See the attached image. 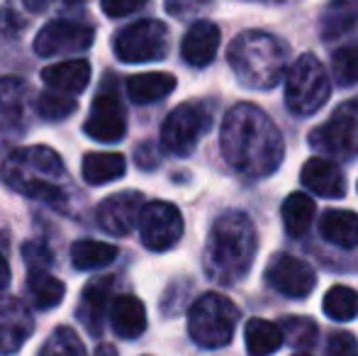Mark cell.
Here are the masks:
<instances>
[{
	"instance_id": "cell-21",
	"label": "cell",
	"mask_w": 358,
	"mask_h": 356,
	"mask_svg": "<svg viewBox=\"0 0 358 356\" xmlns=\"http://www.w3.org/2000/svg\"><path fill=\"white\" fill-rule=\"evenodd\" d=\"M320 234L334 247L354 249L358 244V215L351 210H327L320 220Z\"/></svg>"
},
{
	"instance_id": "cell-37",
	"label": "cell",
	"mask_w": 358,
	"mask_h": 356,
	"mask_svg": "<svg viewBox=\"0 0 358 356\" xmlns=\"http://www.w3.org/2000/svg\"><path fill=\"white\" fill-rule=\"evenodd\" d=\"M139 8H144L142 0H129V3H122V0H105L103 3V13L110 15V17H124L129 13H137Z\"/></svg>"
},
{
	"instance_id": "cell-11",
	"label": "cell",
	"mask_w": 358,
	"mask_h": 356,
	"mask_svg": "<svg viewBox=\"0 0 358 356\" xmlns=\"http://www.w3.org/2000/svg\"><path fill=\"white\" fill-rule=\"evenodd\" d=\"M95 29L83 20H69L59 17L47 22L34 37V52L39 57H59V54H73L83 52L93 44Z\"/></svg>"
},
{
	"instance_id": "cell-36",
	"label": "cell",
	"mask_w": 358,
	"mask_h": 356,
	"mask_svg": "<svg viewBox=\"0 0 358 356\" xmlns=\"http://www.w3.org/2000/svg\"><path fill=\"white\" fill-rule=\"evenodd\" d=\"M24 29V20L15 10L0 8V37H15Z\"/></svg>"
},
{
	"instance_id": "cell-24",
	"label": "cell",
	"mask_w": 358,
	"mask_h": 356,
	"mask_svg": "<svg viewBox=\"0 0 358 356\" xmlns=\"http://www.w3.org/2000/svg\"><path fill=\"white\" fill-rule=\"evenodd\" d=\"M244 342L246 352L251 356H271L273 352H278L280 344H283V332H280V325L271 322V320L254 318L246 322Z\"/></svg>"
},
{
	"instance_id": "cell-14",
	"label": "cell",
	"mask_w": 358,
	"mask_h": 356,
	"mask_svg": "<svg viewBox=\"0 0 358 356\" xmlns=\"http://www.w3.org/2000/svg\"><path fill=\"white\" fill-rule=\"evenodd\" d=\"M144 208V195L137 190H124L105 198L98 208V222L108 234L124 237L129 234L139 222V215Z\"/></svg>"
},
{
	"instance_id": "cell-19",
	"label": "cell",
	"mask_w": 358,
	"mask_h": 356,
	"mask_svg": "<svg viewBox=\"0 0 358 356\" xmlns=\"http://www.w3.org/2000/svg\"><path fill=\"white\" fill-rule=\"evenodd\" d=\"M110 288H113V278L103 276V278L90 280L83 288V293H80L78 320L85 325V329H88L90 334H100V329H103V318H105V310H108Z\"/></svg>"
},
{
	"instance_id": "cell-35",
	"label": "cell",
	"mask_w": 358,
	"mask_h": 356,
	"mask_svg": "<svg viewBox=\"0 0 358 356\" xmlns=\"http://www.w3.org/2000/svg\"><path fill=\"white\" fill-rule=\"evenodd\" d=\"M329 356H358V342L351 332H334L329 337Z\"/></svg>"
},
{
	"instance_id": "cell-39",
	"label": "cell",
	"mask_w": 358,
	"mask_h": 356,
	"mask_svg": "<svg viewBox=\"0 0 358 356\" xmlns=\"http://www.w3.org/2000/svg\"><path fill=\"white\" fill-rule=\"evenodd\" d=\"M10 285V266L3 257H0V290H5Z\"/></svg>"
},
{
	"instance_id": "cell-12",
	"label": "cell",
	"mask_w": 358,
	"mask_h": 356,
	"mask_svg": "<svg viewBox=\"0 0 358 356\" xmlns=\"http://www.w3.org/2000/svg\"><path fill=\"white\" fill-rule=\"evenodd\" d=\"M266 280L273 290H278L285 298H307L317 285V273L310 264L290 254H278L271 259L266 269Z\"/></svg>"
},
{
	"instance_id": "cell-8",
	"label": "cell",
	"mask_w": 358,
	"mask_h": 356,
	"mask_svg": "<svg viewBox=\"0 0 358 356\" xmlns=\"http://www.w3.org/2000/svg\"><path fill=\"white\" fill-rule=\"evenodd\" d=\"M310 144L327 157L358 154V100L339 105L324 124L312 129Z\"/></svg>"
},
{
	"instance_id": "cell-33",
	"label": "cell",
	"mask_w": 358,
	"mask_h": 356,
	"mask_svg": "<svg viewBox=\"0 0 358 356\" xmlns=\"http://www.w3.org/2000/svg\"><path fill=\"white\" fill-rule=\"evenodd\" d=\"M78 103L71 95L57 93V90H47V93L39 95L37 100V110L47 122H59V120H66L69 115L76 113Z\"/></svg>"
},
{
	"instance_id": "cell-25",
	"label": "cell",
	"mask_w": 358,
	"mask_h": 356,
	"mask_svg": "<svg viewBox=\"0 0 358 356\" xmlns=\"http://www.w3.org/2000/svg\"><path fill=\"white\" fill-rule=\"evenodd\" d=\"M117 247L98 239H80L71 247V262L80 271H95L113 264L117 259Z\"/></svg>"
},
{
	"instance_id": "cell-3",
	"label": "cell",
	"mask_w": 358,
	"mask_h": 356,
	"mask_svg": "<svg viewBox=\"0 0 358 356\" xmlns=\"http://www.w3.org/2000/svg\"><path fill=\"white\" fill-rule=\"evenodd\" d=\"M0 176L8 188L34 200L62 208L66 203V166L52 147L15 149L0 166Z\"/></svg>"
},
{
	"instance_id": "cell-5",
	"label": "cell",
	"mask_w": 358,
	"mask_h": 356,
	"mask_svg": "<svg viewBox=\"0 0 358 356\" xmlns=\"http://www.w3.org/2000/svg\"><path fill=\"white\" fill-rule=\"evenodd\" d=\"M236 322H239V310L222 293L200 295L188 313L190 337L205 349L227 347L234 337Z\"/></svg>"
},
{
	"instance_id": "cell-1",
	"label": "cell",
	"mask_w": 358,
	"mask_h": 356,
	"mask_svg": "<svg viewBox=\"0 0 358 356\" xmlns=\"http://www.w3.org/2000/svg\"><path fill=\"white\" fill-rule=\"evenodd\" d=\"M220 147L227 164L249 178L271 176L285 154L280 129L254 103H239L227 113Z\"/></svg>"
},
{
	"instance_id": "cell-7",
	"label": "cell",
	"mask_w": 358,
	"mask_h": 356,
	"mask_svg": "<svg viewBox=\"0 0 358 356\" xmlns=\"http://www.w3.org/2000/svg\"><path fill=\"white\" fill-rule=\"evenodd\" d=\"M113 49L124 64L159 62L169 54V27L161 20H137L115 34Z\"/></svg>"
},
{
	"instance_id": "cell-38",
	"label": "cell",
	"mask_w": 358,
	"mask_h": 356,
	"mask_svg": "<svg viewBox=\"0 0 358 356\" xmlns=\"http://www.w3.org/2000/svg\"><path fill=\"white\" fill-rule=\"evenodd\" d=\"M24 259H27V264H29V271H44L42 266L52 264V257H49V252L42 244H27V247H24Z\"/></svg>"
},
{
	"instance_id": "cell-2",
	"label": "cell",
	"mask_w": 358,
	"mask_h": 356,
	"mask_svg": "<svg viewBox=\"0 0 358 356\" xmlns=\"http://www.w3.org/2000/svg\"><path fill=\"white\" fill-rule=\"evenodd\" d=\"M259 252V234L251 218L239 210L215 220L208 239V271L222 285H234L249 273Z\"/></svg>"
},
{
	"instance_id": "cell-28",
	"label": "cell",
	"mask_w": 358,
	"mask_h": 356,
	"mask_svg": "<svg viewBox=\"0 0 358 356\" xmlns=\"http://www.w3.org/2000/svg\"><path fill=\"white\" fill-rule=\"evenodd\" d=\"M322 308L334 322H349L358 315V293L349 285H334L327 290Z\"/></svg>"
},
{
	"instance_id": "cell-41",
	"label": "cell",
	"mask_w": 358,
	"mask_h": 356,
	"mask_svg": "<svg viewBox=\"0 0 358 356\" xmlns=\"http://www.w3.org/2000/svg\"><path fill=\"white\" fill-rule=\"evenodd\" d=\"M292 356H310V354H292Z\"/></svg>"
},
{
	"instance_id": "cell-17",
	"label": "cell",
	"mask_w": 358,
	"mask_h": 356,
	"mask_svg": "<svg viewBox=\"0 0 358 356\" xmlns=\"http://www.w3.org/2000/svg\"><path fill=\"white\" fill-rule=\"evenodd\" d=\"M300 180L307 190L322 195V198H341L346 193V178L341 169L324 157H312L302 166Z\"/></svg>"
},
{
	"instance_id": "cell-9",
	"label": "cell",
	"mask_w": 358,
	"mask_h": 356,
	"mask_svg": "<svg viewBox=\"0 0 358 356\" xmlns=\"http://www.w3.org/2000/svg\"><path fill=\"white\" fill-rule=\"evenodd\" d=\"M210 127V113L203 103H180L169 113L161 127V142L169 152L185 157L195 149L205 129Z\"/></svg>"
},
{
	"instance_id": "cell-15",
	"label": "cell",
	"mask_w": 358,
	"mask_h": 356,
	"mask_svg": "<svg viewBox=\"0 0 358 356\" xmlns=\"http://www.w3.org/2000/svg\"><path fill=\"white\" fill-rule=\"evenodd\" d=\"M34 329L32 315L22 300L0 295V356L15 354Z\"/></svg>"
},
{
	"instance_id": "cell-26",
	"label": "cell",
	"mask_w": 358,
	"mask_h": 356,
	"mask_svg": "<svg viewBox=\"0 0 358 356\" xmlns=\"http://www.w3.org/2000/svg\"><path fill=\"white\" fill-rule=\"evenodd\" d=\"M315 220V200L305 193H290L283 203V222L290 237H302Z\"/></svg>"
},
{
	"instance_id": "cell-20",
	"label": "cell",
	"mask_w": 358,
	"mask_h": 356,
	"mask_svg": "<svg viewBox=\"0 0 358 356\" xmlns=\"http://www.w3.org/2000/svg\"><path fill=\"white\" fill-rule=\"evenodd\" d=\"M42 81L57 93H80L90 81V64L85 59H69L62 64H52V66L42 69Z\"/></svg>"
},
{
	"instance_id": "cell-10",
	"label": "cell",
	"mask_w": 358,
	"mask_h": 356,
	"mask_svg": "<svg viewBox=\"0 0 358 356\" xmlns=\"http://www.w3.org/2000/svg\"><path fill=\"white\" fill-rule=\"evenodd\" d=\"M137 225L142 244L151 252H166L183 237V215L173 203H166V200L144 203Z\"/></svg>"
},
{
	"instance_id": "cell-29",
	"label": "cell",
	"mask_w": 358,
	"mask_h": 356,
	"mask_svg": "<svg viewBox=\"0 0 358 356\" xmlns=\"http://www.w3.org/2000/svg\"><path fill=\"white\" fill-rule=\"evenodd\" d=\"M358 22V3H334L322 15V34L327 39H336L354 29Z\"/></svg>"
},
{
	"instance_id": "cell-18",
	"label": "cell",
	"mask_w": 358,
	"mask_h": 356,
	"mask_svg": "<svg viewBox=\"0 0 358 356\" xmlns=\"http://www.w3.org/2000/svg\"><path fill=\"white\" fill-rule=\"evenodd\" d=\"M113 332L122 339H137L146 329V308L137 295H120L110 305Z\"/></svg>"
},
{
	"instance_id": "cell-4",
	"label": "cell",
	"mask_w": 358,
	"mask_h": 356,
	"mask_svg": "<svg viewBox=\"0 0 358 356\" xmlns=\"http://www.w3.org/2000/svg\"><path fill=\"white\" fill-rule=\"evenodd\" d=\"M285 54L287 47L273 34L251 29L244 32L229 44V59L231 71L236 73L241 86L266 90L273 88L283 78L285 71Z\"/></svg>"
},
{
	"instance_id": "cell-32",
	"label": "cell",
	"mask_w": 358,
	"mask_h": 356,
	"mask_svg": "<svg viewBox=\"0 0 358 356\" xmlns=\"http://www.w3.org/2000/svg\"><path fill=\"white\" fill-rule=\"evenodd\" d=\"M331 73L341 88L356 86L358 83V47L346 44L331 54Z\"/></svg>"
},
{
	"instance_id": "cell-23",
	"label": "cell",
	"mask_w": 358,
	"mask_h": 356,
	"mask_svg": "<svg viewBox=\"0 0 358 356\" xmlns=\"http://www.w3.org/2000/svg\"><path fill=\"white\" fill-rule=\"evenodd\" d=\"M176 78L171 73H137V76L127 78V95L139 105L156 103V100L166 98L169 93H173Z\"/></svg>"
},
{
	"instance_id": "cell-6",
	"label": "cell",
	"mask_w": 358,
	"mask_h": 356,
	"mask_svg": "<svg viewBox=\"0 0 358 356\" xmlns=\"http://www.w3.org/2000/svg\"><path fill=\"white\" fill-rule=\"evenodd\" d=\"M329 76L315 54H302L285 73V103L295 115H315L329 100Z\"/></svg>"
},
{
	"instance_id": "cell-27",
	"label": "cell",
	"mask_w": 358,
	"mask_h": 356,
	"mask_svg": "<svg viewBox=\"0 0 358 356\" xmlns=\"http://www.w3.org/2000/svg\"><path fill=\"white\" fill-rule=\"evenodd\" d=\"M27 290H29V295H32L34 305H37L39 310L57 308V305L64 300V293H66V288H64L62 280L54 278V276H49L47 271H29Z\"/></svg>"
},
{
	"instance_id": "cell-31",
	"label": "cell",
	"mask_w": 358,
	"mask_h": 356,
	"mask_svg": "<svg viewBox=\"0 0 358 356\" xmlns=\"http://www.w3.org/2000/svg\"><path fill=\"white\" fill-rule=\"evenodd\" d=\"M39 356H85V347L71 327H57L42 344Z\"/></svg>"
},
{
	"instance_id": "cell-16",
	"label": "cell",
	"mask_w": 358,
	"mask_h": 356,
	"mask_svg": "<svg viewBox=\"0 0 358 356\" xmlns=\"http://www.w3.org/2000/svg\"><path fill=\"white\" fill-rule=\"evenodd\" d=\"M217 49H220V27L215 22H210V20H198L185 32L183 44H180V54H183L185 64H190L195 69L213 64Z\"/></svg>"
},
{
	"instance_id": "cell-40",
	"label": "cell",
	"mask_w": 358,
	"mask_h": 356,
	"mask_svg": "<svg viewBox=\"0 0 358 356\" xmlns=\"http://www.w3.org/2000/svg\"><path fill=\"white\" fill-rule=\"evenodd\" d=\"M95 356H117V349H115L113 344H100V347L95 349Z\"/></svg>"
},
{
	"instance_id": "cell-34",
	"label": "cell",
	"mask_w": 358,
	"mask_h": 356,
	"mask_svg": "<svg viewBox=\"0 0 358 356\" xmlns=\"http://www.w3.org/2000/svg\"><path fill=\"white\" fill-rule=\"evenodd\" d=\"M283 339L292 344L295 349H310L317 339V325L310 318H290L280 327Z\"/></svg>"
},
{
	"instance_id": "cell-30",
	"label": "cell",
	"mask_w": 358,
	"mask_h": 356,
	"mask_svg": "<svg viewBox=\"0 0 358 356\" xmlns=\"http://www.w3.org/2000/svg\"><path fill=\"white\" fill-rule=\"evenodd\" d=\"M29 86L17 76L0 78V113L8 120H20L24 115Z\"/></svg>"
},
{
	"instance_id": "cell-22",
	"label": "cell",
	"mask_w": 358,
	"mask_h": 356,
	"mask_svg": "<svg viewBox=\"0 0 358 356\" xmlns=\"http://www.w3.org/2000/svg\"><path fill=\"white\" fill-rule=\"evenodd\" d=\"M80 171H83L85 183L103 185L122 178L124 171H127V162L117 152H88L83 157Z\"/></svg>"
},
{
	"instance_id": "cell-13",
	"label": "cell",
	"mask_w": 358,
	"mask_h": 356,
	"mask_svg": "<svg viewBox=\"0 0 358 356\" xmlns=\"http://www.w3.org/2000/svg\"><path fill=\"white\" fill-rule=\"evenodd\" d=\"M83 132L95 142H120L127 132V120L124 108L113 90H103L93 100V108L88 113V120L83 124Z\"/></svg>"
}]
</instances>
